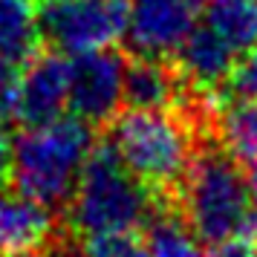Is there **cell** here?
Returning a JSON list of instances; mask_svg holds the SVG:
<instances>
[{"label": "cell", "mask_w": 257, "mask_h": 257, "mask_svg": "<svg viewBox=\"0 0 257 257\" xmlns=\"http://www.w3.org/2000/svg\"><path fill=\"white\" fill-rule=\"evenodd\" d=\"M93 148V127L75 116L24 127V133L12 139L9 179L15 191L55 211L70 202Z\"/></svg>", "instance_id": "6da1fadb"}, {"label": "cell", "mask_w": 257, "mask_h": 257, "mask_svg": "<svg viewBox=\"0 0 257 257\" xmlns=\"http://www.w3.org/2000/svg\"><path fill=\"white\" fill-rule=\"evenodd\" d=\"M156 202L110 145H95L67 202L70 228L84 240L136 234Z\"/></svg>", "instance_id": "7a4b0ae2"}, {"label": "cell", "mask_w": 257, "mask_h": 257, "mask_svg": "<svg viewBox=\"0 0 257 257\" xmlns=\"http://www.w3.org/2000/svg\"><path fill=\"white\" fill-rule=\"evenodd\" d=\"M182 217L202 243H217L240 231H257V208L243 165L225 148L194 153L179 182Z\"/></svg>", "instance_id": "3957f363"}, {"label": "cell", "mask_w": 257, "mask_h": 257, "mask_svg": "<svg viewBox=\"0 0 257 257\" xmlns=\"http://www.w3.org/2000/svg\"><path fill=\"white\" fill-rule=\"evenodd\" d=\"M110 148L153 197L179 188L197 153L194 127L179 110L130 107L113 118Z\"/></svg>", "instance_id": "277c9868"}, {"label": "cell", "mask_w": 257, "mask_h": 257, "mask_svg": "<svg viewBox=\"0 0 257 257\" xmlns=\"http://www.w3.org/2000/svg\"><path fill=\"white\" fill-rule=\"evenodd\" d=\"M41 41L75 58L98 49H113L124 38L121 0H38Z\"/></svg>", "instance_id": "5b68a950"}, {"label": "cell", "mask_w": 257, "mask_h": 257, "mask_svg": "<svg viewBox=\"0 0 257 257\" xmlns=\"http://www.w3.org/2000/svg\"><path fill=\"white\" fill-rule=\"evenodd\" d=\"M208 0H127L124 41L139 58H174L205 15Z\"/></svg>", "instance_id": "8992f818"}, {"label": "cell", "mask_w": 257, "mask_h": 257, "mask_svg": "<svg viewBox=\"0 0 257 257\" xmlns=\"http://www.w3.org/2000/svg\"><path fill=\"white\" fill-rule=\"evenodd\" d=\"M127 61L113 49H98L70 58V116L90 127L113 121L124 104Z\"/></svg>", "instance_id": "52a82bcc"}, {"label": "cell", "mask_w": 257, "mask_h": 257, "mask_svg": "<svg viewBox=\"0 0 257 257\" xmlns=\"http://www.w3.org/2000/svg\"><path fill=\"white\" fill-rule=\"evenodd\" d=\"M70 110V58L61 52H47L24 67L12 87L3 116L18 121L21 127L47 124Z\"/></svg>", "instance_id": "ba28073f"}, {"label": "cell", "mask_w": 257, "mask_h": 257, "mask_svg": "<svg viewBox=\"0 0 257 257\" xmlns=\"http://www.w3.org/2000/svg\"><path fill=\"white\" fill-rule=\"evenodd\" d=\"M41 26L35 0H0V116L24 67L38 55Z\"/></svg>", "instance_id": "9c48e42d"}, {"label": "cell", "mask_w": 257, "mask_h": 257, "mask_svg": "<svg viewBox=\"0 0 257 257\" xmlns=\"http://www.w3.org/2000/svg\"><path fill=\"white\" fill-rule=\"evenodd\" d=\"M55 234L52 208L35 202L21 191L0 194V251L38 254Z\"/></svg>", "instance_id": "30bf717a"}, {"label": "cell", "mask_w": 257, "mask_h": 257, "mask_svg": "<svg viewBox=\"0 0 257 257\" xmlns=\"http://www.w3.org/2000/svg\"><path fill=\"white\" fill-rule=\"evenodd\" d=\"M185 81L179 72H171L159 58L130 61L124 70V104L142 110H176Z\"/></svg>", "instance_id": "8fae6325"}, {"label": "cell", "mask_w": 257, "mask_h": 257, "mask_svg": "<svg viewBox=\"0 0 257 257\" xmlns=\"http://www.w3.org/2000/svg\"><path fill=\"white\" fill-rule=\"evenodd\" d=\"M199 24L243 58L257 44V0H208Z\"/></svg>", "instance_id": "7c38bea8"}, {"label": "cell", "mask_w": 257, "mask_h": 257, "mask_svg": "<svg viewBox=\"0 0 257 257\" xmlns=\"http://www.w3.org/2000/svg\"><path fill=\"white\" fill-rule=\"evenodd\" d=\"M202 240L188 225L182 211L153 208L145 222V248L148 257H205Z\"/></svg>", "instance_id": "4fadbf2b"}, {"label": "cell", "mask_w": 257, "mask_h": 257, "mask_svg": "<svg viewBox=\"0 0 257 257\" xmlns=\"http://www.w3.org/2000/svg\"><path fill=\"white\" fill-rule=\"evenodd\" d=\"M217 133L220 145L240 165L257 156V101L234 98L217 110Z\"/></svg>", "instance_id": "5bb4252c"}, {"label": "cell", "mask_w": 257, "mask_h": 257, "mask_svg": "<svg viewBox=\"0 0 257 257\" xmlns=\"http://www.w3.org/2000/svg\"><path fill=\"white\" fill-rule=\"evenodd\" d=\"M84 248L90 257H148V248L136 234H118V237H98L84 240Z\"/></svg>", "instance_id": "9a60e30c"}, {"label": "cell", "mask_w": 257, "mask_h": 257, "mask_svg": "<svg viewBox=\"0 0 257 257\" xmlns=\"http://www.w3.org/2000/svg\"><path fill=\"white\" fill-rule=\"evenodd\" d=\"M228 87L234 90V95L257 101V44L237 61L231 78H228Z\"/></svg>", "instance_id": "2e32d148"}, {"label": "cell", "mask_w": 257, "mask_h": 257, "mask_svg": "<svg viewBox=\"0 0 257 257\" xmlns=\"http://www.w3.org/2000/svg\"><path fill=\"white\" fill-rule=\"evenodd\" d=\"M205 257H257V231H240L225 240L208 243Z\"/></svg>", "instance_id": "e0dca14e"}, {"label": "cell", "mask_w": 257, "mask_h": 257, "mask_svg": "<svg viewBox=\"0 0 257 257\" xmlns=\"http://www.w3.org/2000/svg\"><path fill=\"white\" fill-rule=\"evenodd\" d=\"M9 165H12V136L0 116V185L9 179Z\"/></svg>", "instance_id": "ac0fdd59"}, {"label": "cell", "mask_w": 257, "mask_h": 257, "mask_svg": "<svg viewBox=\"0 0 257 257\" xmlns=\"http://www.w3.org/2000/svg\"><path fill=\"white\" fill-rule=\"evenodd\" d=\"M47 257H90L87 254V248H78V245H55L52 251H49Z\"/></svg>", "instance_id": "d6986e66"}, {"label": "cell", "mask_w": 257, "mask_h": 257, "mask_svg": "<svg viewBox=\"0 0 257 257\" xmlns=\"http://www.w3.org/2000/svg\"><path fill=\"white\" fill-rule=\"evenodd\" d=\"M245 179H248V191H251V199H254V208H257V156L245 162Z\"/></svg>", "instance_id": "ffe728a7"}, {"label": "cell", "mask_w": 257, "mask_h": 257, "mask_svg": "<svg viewBox=\"0 0 257 257\" xmlns=\"http://www.w3.org/2000/svg\"><path fill=\"white\" fill-rule=\"evenodd\" d=\"M0 257H38V254H9V251H0Z\"/></svg>", "instance_id": "44dd1931"}]
</instances>
